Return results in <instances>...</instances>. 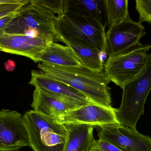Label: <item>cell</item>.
<instances>
[{"mask_svg":"<svg viewBox=\"0 0 151 151\" xmlns=\"http://www.w3.org/2000/svg\"><path fill=\"white\" fill-rule=\"evenodd\" d=\"M39 69L53 79L66 84L102 106L111 107V81L105 72L92 71L83 65L67 67L40 63Z\"/></svg>","mask_w":151,"mask_h":151,"instance_id":"obj_1","label":"cell"},{"mask_svg":"<svg viewBox=\"0 0 151 151\" xmlns=\"http://www.w3.org/2000/svg\"><path fill=\"white\" fill-rule=\"evenodd\" d=\"M64 13L63 0L28 1L11 22L6 33L24 34L28 30H35L39 37L55 42L56 23Z\"/></svg>","mask_w":151,"mask_h":151,"instance_id":"obj_2","label":"cell"},{"mask_svg":"<svg viewBox=\"0 0 151 151\" xmlns=\"http://www.w3.org/2000/svg\"><path fill=\"white\" fill-rule=\"evenodd\" d=\"M106 25L90 18L64 14L55 26V41H67L106 52Z\"/></svg>","mask_w":151,"mask_h":151,"instance_id":"obj_3","label":"cell"},{"mask_svg":"<svg viewBox=\"0 0 151 151\" xmlns=\"http://www.w3.org/2000/svg\"><path fill=\"white\" fill-rule=\"evenodd\" d=\"M120 106L116 109L120 125L136 129L137 124L144 113L145 105L151 90V54L142 71L123 87Z\"/></svg>","mask_w":151,"mask_h":151,"instance_id":"obj_4","label":"cell"},{"mask_svg":"<svg viewBox=\"0 0 151 151\" xmlns=\"http://www.w3.org/2000/svg\"><path fill=\"white\" fill-rule=\"evenodd\" d=\"M23 120L33 151H63L68 137L65 125L34 110L26 112Z\"/></svg>","mask_w":151,"mask_h":151,"instance_id":"obj_5","label":"cell"},{"mask_svg":"<svg viewBox=\"0 0 151 151\" xmlns=\"http://www.w3.org/2000/svg\"><path fill=\"white\" fill-rule=\"evenodd\" d=\"M151 45L143 44L122 54L108 56L104 64V71L111 82L123 88L145 66Z\"/></svg>","mask_w":151,"mask_h":151,"instance_id":"obj_6","label":"cell"},{"mask_svg":"<svg viewBox=\"0 0 151 151\" xmlns=\"http://www.w3.org/2000/svg\"><path fill=\"white\" fill-rule=\"evenodd\" d=\"M145 34L142 23L131 18L110 27L106 33L107 55L114 56L134 48L141 44L140 40Z\"/></svg>","mask_w":151,"mask_h":151,"instance_id":"obj_7","label":"cell"},{"mask_svg":"<svg viewBox=\"0 0 151 151\" xmlns=\"http://www.w3.org/2000/svg\"><path fill=\"white\" fill-rule=\"evenodd\" d=\"M58 124H83L102 128L120 125L117 120L116 109L91 103L76 108L53 118Z\"/></svg>","mask_w":151,"mask_h":151,"instance_id":"obj_8","label":"cell"},{"mask_svg":"<svg viewBox=\"0 0 151 151\" xmlns=\"http://www.w3.org/2000/svg\"><path fill=\"white\" fill-rule=\"evenodd\" d=\"M29 146L23 115L16 111H0V151H18Z\"/></svg>","mask_w":151,"mask_h":151,"instance_id":"obj_9","label":"cell"},{"mask_svg":"<svg viewBox=\"0 0 151 151\" xmlns=\"http://www.w3.org/2000/svg\"><path fill=\"white\" fill-rule=\"evenodd\" d=\"M29 84L47 95L65 102L75 108L94 103L66 84L53 79L41 71L31 72Z\"/></svg>","mask_w":151,"mask_h":151,"instance_id":"obj_10","label":"cell"},{"mask_svg":"<svg viewBox=\"0 0 151 151\" xmlns=\"http://www.w3.org/2000/svg\"><path fill=\"white\" fill-rule=\"evenodd\" d=\"M99 139L105 140L122 151H151V138L120 125L99 128Z\"/></svg>","mask_w":151,"mask_h":151,"instance_id":"obj_11","label":"cell"},{"mask_svg":"<svg viewBox=\"0 0 151 151\" xmlns=\"http://www.w3.org/2000/svg\"><path fill=\"white\" fill-rule=\"evenodd\" d=\"M41 37L5 33L0 36V51L24 56L37 63V58L50 43Z\"/></svg>","mask_w":151,"mask_h":151,"instance_id":"obj_12","label":"cell"},{"mask_svg":"<svg viewBox=\"0 0 151 151\" xmlns=\"http://www.w3.org/2000/svg\"><path fill=\"white\" fill-rule=\"evenodd\" d=\"M67 67L82 65L71 48L55 42L50 43L37 58V63Z\"/></svg>","mask_w":151,"mask_h":151,"instance_id":"obj_13","label":"cell"},{"mask_svg":"<svg viewBox=\"0 0 151 151\" xmlns=\"http://www.w3.org/2000/svg\"><path fill=\"white\" fill-rule=\"evenodd\" d=\"M31 105L33 110L38 113L52 118L76 109L36 89L33 94V101Z\"/></svg>","mask_w":151,"mask_h":151,"instance_id":"obj_14","label":"cell"},{"mask_svg":"<svg viewBox=\"0 0 151 151\" xmlns=\"http://www.w3.org/2000/svg\"><path fill=\"white\" fill-rule=\"evenodd\" d=\"M67 140L63 151H90L93 141L94 127L83 124H66Z\"/></svg>","mask_w":151,"mask_h":151,"instance_id":"obj_15","label":"cell"},{"mask_svg":"<svg viewBox=\"0 0 151 151\" xmlns=\"http://www.w3.org/2000/svg\"><path fill=\"white\" fill-rule=\"evenodd\" d=\"M64 12L67 15L95 19L105 25L103 0H64Z\"/></svg>","mask_w":151,"mask_h":151,"instance_id":"obj_16","label":"cell"},{"mask_svg":"<svg viewBox=\"0 0 151 151\" xmlns=\"http://www.w3.org/2000/svg\"><path fill=\"white\" fill-rule=\"evenodd\" d=\"M63 42L71 48L83 66L96 72L104 70V64L101 52L83 45L67 41Z\"/></svg>","mask_w":151,"mask_h":151,"instance_id":"obj_17","label":"cell"},{"mask_svg":"<svg viewBox=\"0 0 151 151\" xmlns=\"http://www.w3.org/2000/svg\"><path fill=\"white\" fill-rule=\"evenodd\" d=\"M106 24L109 28L130 18L128 0H103Z\"/></svg>","mask_w":151,"mask_h":151,"instance_id":"obj_18","label":"cell"},{"mask_svg":"<svg viewBox=\"0 0 151 151\" xmlns=\"http://www.w3.org/2000/svg\"><path fill=\"white\" fill-rule=\"evenodd\" d=\"M136 9L139 14V22L151 25V0H136Z\"/></svg>","mask_w":151,"mask_h":151,"instance_id":"obj_19","label":"cell"},{"mask_svg":"<svg viewBox=\"0 0 151 151\" xmlns=\"http://www.w3.org/2000/svg\"><path fill=\"white\" fill-rule=\"evenodd\" d=\"M28 1L29 0H22L19 2L16 3L0 4V18L17 11Z\"/></svg>","mask_w":151,"mask_h":151,"instance_id":"obj_20","label":"cell"},{"mask_svg":"<svg viewBox=\"0 0 151 151\" xmlns=\"http://www.w3.org/2000/svg\"><path fill=\"white\" fill-rule=\"evenodd\" d=\"M90 151H122L110 143L99 139L94 140Z\"/></svg>","mask_w":151,"mask_h":151,"instance_id":"obj_21","label":"cell"},{"mask_svg":"<svg viewBox=\"0 0 151 151\" xmlns=\"http://www.w3.org/2000/svg\"><path fill=\"white\" fill-rule=\"evenodd\" d=\"M20 9L16 12L11 13L0 18V36L6 33L10 24L18 14Z\"/></svg>","mask_w":151,"mask_h":151,"instance_id":"obj_22","label":"cell"},{"mask_svg":"<svg viewBox=\"0 0 151 151\" xmlns=\"http://www.w3.org/2000/svg\"><path fill=\"white\" fill-rule=\"evenodd\" d=\"M4 66L7 72H12L16 68V63L13 60L9 59L4 63Z\"/></svg>","mask_w":151,"mask_h":151,"instance_id":"obj_23","label":"cell"},{"mask_svg":"<svg viewBox=\"0 0 151 151\" xmlns=\"http://www.w3.org/2000/svg\"><path fill=\"white\" fill-rule=\"evenodd\" d=\"M22 0H0V4H5L16 3L21 1Z\"/></svg>","mask_w":151,"mask_h":151,"instance_id":"obj_24","label":"cell"}]
</instances>
